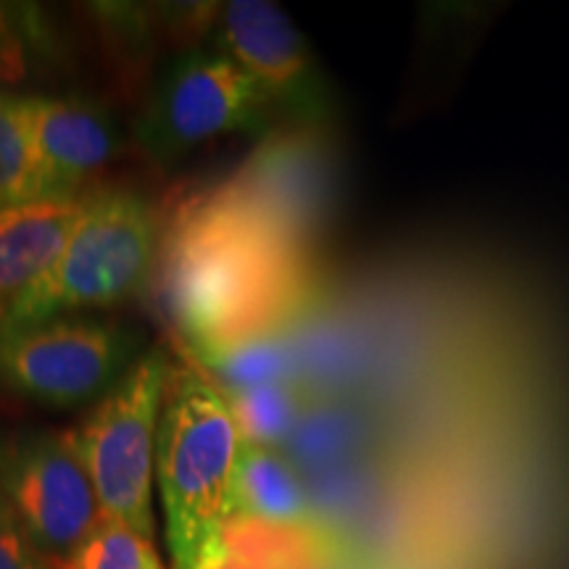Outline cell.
<instances>
[{
  "instance_id": "obj_17",
  "label": "cell",
  "mask_w": 569,
  "mask_h": 569,
  "mask_svg": "<svg viewBox=\"0 0 569 569\" xmlns=\"http://www.w3.org/2000/svg\"><path fill=\"white\" fill-rule=\"evenodd\" d=\"M63 569H163L156 540L103 519Z\"/></svg>"
},
{
  "instance_id": "obj_11",
  "label": "cell",
  "mask_w": 569,
  "mask_h": 569,
  "mask_svg": "<svg viewBox=\"0 0 569 569\" xmlns=\"http://www.w3.org/2000/svg\"><path fill=\"white\" fill-rule=\"evenodd\" d=\"M82 209L84 196L77 201H40L0 213V325L59 259Z\"/></svg>"
},
{
  "instance_id": "obj_8",
  "label": "cell",
  "mask_w": 569,
  "mask_h": 569,
  "mask_svg": "<svg viewBox=\"0 0 569 569\" xmlns=\"http://www.w3.org/2000/svg\"><path fill=\"white\" fill-rule=\"evenodd\" d=\"M213 51L238 63L277 113L317 130L330 122V84L296 21L272 0H230L209 19Z\"/></svg>"
},
{
  "instance_id": "obj_14",
  "label": "cell",
  "mask_w": 569,
  "mask_h": 569,
  "mask_svg": "<svg viewBox=\"0 0 569 569\" xmlns=\"http://www.w3.org/2000/svg\"><path fill=\"white\" fill-rule=\"evenodd\" d=\"M227 403L243 443L284 448L309 407V393L293 380H282L227 396Z\"/></svg>"
},
{
  "instance_id": "obj_2",
  "label": "cell",
  "mask_w": 569,
  "mask_h": 569,
  "mask_svg": "<svg viewBox=\"0 0 569 569\" xmlns=\"http://www.w3.org/2000/svg\"><path fill=\"white\" fill-rule=\"evenodd\" d=\"M240 446L227 398L193 365H174L156 446L163 538L174 569H198L217 543Z\"/></svg>"
},
{
  "instance_id": "obj_3",
  "label": "cell",
  "mask_w": 569,
  "mask_h": 569,
  "mask_svg": "<svg viewBox=\"0 0 569 569\" xmlns=\"http://www.w3.org/2000/svg\"><path fill=\"white\" fill-rule=\"evenodd\" d=\"M161 248V217L148 198L127 188L90 190L59 259L0 327L34 325L130 301L151 282Z\"/></svg>"
},
{
  "instance_id": "obj_19",
  "label": "cell",
  "mask_w": 569,
  "mask_h": 569,
  "mask_svg": "<svg viewBox=\"0 0 569 569\" xmlns=\"http://www.w3.org/2000/svg\"><path fill=\"white\" fill-rule=\"evenodd\" d=\"M9 90H0V122H3L6 117H9Z\"/></svg>"
},
{
  "instance_id": "obj_1",
  "label": "cell",
  "mask_w": 569,
  "mask_h": 569,
  "mask_svg": "<svg viewBox=\"0 0 569 569\" xmlns=\"http://www.w3.org/2000/svg\"><path fill=\"white\" fill-rule=\"evenodd\" d=\"M161 261L167 315L190 356L277 336L303 298L301 240L217 193L180 211Z\"/></svg>"
},
{
  "instance_id": "obj_9",
  "label": "cell",
  "mask_w": 569,
  "mask_h": 569,
  "mask_svg": "<svg viewBox=\"0 0 569 569\" xmlns=\"http://www.w3.org/2000/svg\"><path fill=\"white\" fill-rule=\"evenodd\" d=\"M19 117L30 132L46 177L48 201H77L88 182L117 159L119 132L111 113L88 98L17 96Z\"/></svg>"
},
{
  "instance_id": "obj_10",
  "label": "cell",
  "mask_w": 569,
  "mask_h": 569,
  "mask_svg": "<svg viewBox=\"0 0 569 569\" xmlns=\"http://www.w3.org/2000/svg\"><path fill=\"white\" fill-rule=\"evenodd\" d=\"M306 138L309 127L298 138L282 134L280 140H267L264 148L213 193L303 243L322 206L325 188L322 156Z\"/></svg>"
},
{
  "instance_id": "obj_16",
  "label": "cell",
  "mask_w": 569,
  "mask_h": 569,
  "mask_svg": "<svg viewBox=\"0 0 569 569\" xmlns=\"http://www.w3.org/2000/svg\"><path fill=\"white\" fill-rule=\"evenodd\" d=\"M51 51V30L34 6L0 3V90L24 82Z\"/></svg>"
},
{
  "instance_id": "obj_5",
  "label": "cell",
  "mask_w": 569,
  "mask_h": 569,
  "mask_svg": "<svg viewBox=\"0 0 569 569\" xmlns=\"http://www.w3.org/2000/svg\"><path fill=\"white\" fill-rule=\"evenodd\" d=\"M117 319L71 315L0 327V388L48 409L101 401L148 351Z\"/></svg>"
},
{
  "instance_id": "obj_6",
  "label": "cell",
  "mask_w": 569,
  "mask_h": 569,
  "mask_svg": "<svg viewBox=\"0 0 569 569\" xmlns=\"http://www.w3.org/2000/svg\"><path fill=\"white\" fill-rule=\"evenodd\" d=\"M280 117L264 90L213 48H190L163 67L134 140L148 159L169 167L227 134H264Z\"/></svg>"
},
{
  "instance_id": "obj_13",
  "label": "cell",
  "mask_w": 569,
  "mask_h": 569,
  "mask_svg": "<svg viewBox=\"0 0 569 569\" xmlns=\"http://www.w3.org/2000/svg\"><path fill=\"white\" fill-rule=\"evenodd\" d=\"M201 372L224 398L246 390L288 380L290 353L280 336H259L240 340L219 351L190 356Z\"/></svg>"
},
{
  "instance_id": "obj_20",
  "label": "cell",
  "mask_w": 569,
  "mask_h": 569,
  "mask_svg": "<svg viewBox=\"0 0 569 569\" xmlns=\"http://www.w3.org/2000/svg\"><path fill=\"white\" fill-rule=\"evenodd\" d=\"M198 569H213V567H209V565H201Z\"/></svg>"
},
{
  "instance_id": "obj_15",
  "label": "cell",
  "mask_w": 569,
  "mask_h": 569,
  "mask_svg": "<svg viewBox=\"0 0 569 569\" xmlns=\"http://www.w3.org/2000/svg\"><path fill=\"white\" fill-rule=\"evenodd\" d=\"M40 201H48L46 177L11 92L9 117L0 122V213Z\"/></svg>"
},
{
  "instance_id": "obj_4",
  "label": "cell",
  "mask_w": 569,
  "mask_h": 569,
  "mask_svg": "<svg viewBox=\"0 0 569 569\" xmlns=\"http://www.w3.org/2000/svg\"><path fill=\"white\" fill-rule=\"evenodd\" d=\"M174 361L148 348L74 430L103 519L156 540V446Z\"/></svg>"
},
{
  "instance_id": "obj_7",
  "label": "cell",
  "mask_w": 569,
  "mask_h": 569,
  "mask_svg": "<svg viewBox=\"0 0 569 569\" xmlns=\"http://www.w3.org/2000/svg\"><path fill=\"white\" fill-rule=\"evenodd\" d=\"M0 490L53 569L67 567L103 522L74 432L48 427L0 432Z\"/></svg>"
},
{
  "instance_id": "obj_18",
  "label": "cell",
  "mask_w": 569,
  "mask_h": 569,
  "mask_svg": "<svg viewBox=\"0 0 569 569\" xmlns=\"http://www.w3.org/2000/svg\"><path fill=\"white\" fill-rule=\"evenodd\" d=\"M0 569H53L27 536L0 490Z\"/></svg>"
},
{
  "instance_id": "obj_12",
  "label": "cell",
  "mask_w": 569,
  "mask_h": 569,
  "mask_svg": "<svg viewBox=\"0 0 569 569\" xmlns=\"http://www.w3.org/2000/svg\"><path fill=\"white\" fill-rule=\"evenodd\" d=\"M227 519L301 528L315 525V503L301 469L282 448L243 443L234 465Z\"/></svg>"
}]
</instances>
